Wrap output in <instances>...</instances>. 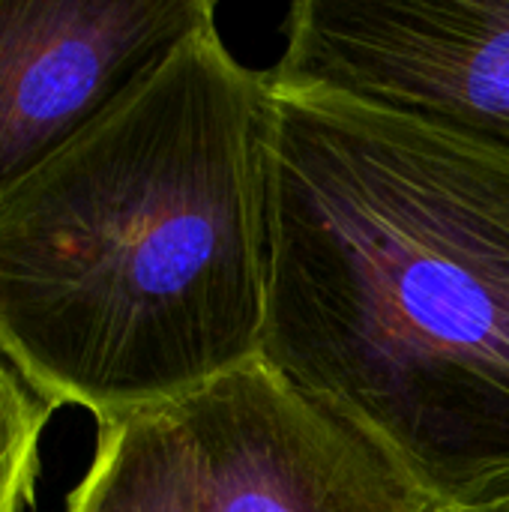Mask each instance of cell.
Returning a JSON list of instances; mask_svg holds the SVG:
<instances>
[{"instance_id": "obj_7", "label": "cell", "mask_w": 509, "mask_h": 512, "mask_svg": "<svg viewBox=\"0 0 509 512\" xmlns=\"http://www.w3.org/2000/svg\"><path fill=\"white\" fill-rule=\"evenodd\" d=\"M51 408L0 357V512H24L39 477V447Z\"/></svg>"}, {"instance_id": "obj_6", "label": "cell", "mask_w": 509, "mask_h": 512, "mask_svg": "<svg viewBox=\"0 0 509 512\" xmlns=\"http://www.w3.org/2000/svg\"><path fill=\"white\" fill-rule=\"evenodd\" d=\"M66 512H195L192 456L174 408L99 423L93 465Z\"/></svg>"}, {"instance_id": "obj_4", "label": "cell", "mask_w": 509, "mask_h": 512, "mask_svg": "<svg viewBox=\"0 0 509 512\" xmlns=\"http://www.w3.org/2000/svg\"><path fill=\"white\" fill-rule=\"evenodd\" d=\"M195 512H432L405 468L264 357L171 405Z\"/></svg>"}, {"instance_id": "obj_5", "label": "cell", "mask_w": 509, "mask_h": 512, "mask_svg": "<svg viewBox=\"0 0 509 512\" xmlns=\"http://www.w3.org/2000/svg\"><path fill=\"white\" fill-rule=\"evenodd\" d=\"M213 21V0H0V195Z\"/></svg>"}, {"instance_id": "obj_1", "label": "cell", "mask_w": 509, "mask_h": 512, "mask_svg": "<svg viewBox=\"0 0 509 512\" xmlns=\"http://www.w3.org/2000/svg\"><path fill=\"white\" fill-rule=\"evenodd\" d=\"M264 174L261 357L435 507L509 495V159L270 81Z\"/></svg>"}, {"instance_id": "obj_8", "label": "cell", "mask_w": 509, "mask_h": 512, "mask_svg": "<svg viewBox=\"0 0 509 512\" xmlns=\"http://www.w3.org/2000/svg\"><path fill=\"white\" fill-rule=\"evenodd\" d=\"M432 512H509V495L492 498V501H477V504H462V507H435Z\"/></svg>"}, {"instance_id": "obj_2", "label": "cell", "mask_w": 509, "mask_h": 512, "mask_svg": "<svg viewBox=\"0 0 509 512\" xmlns=\"http://www.w3.org/2000/svg\"><path fill=\"white\" fill-rule=\"evenodd\" d=\"M267 99L213 21L0 195V357L51 411L171 408L261 357Z\"/></svg>"}, {"instance_id": "obj_3", "label": "cell", "mask_w": 509, "mask_h": 512, "mask_svg": "<svg viewBox=\"0 0 509 512\" xmlns=\"http://www.w3.org/2000/svg\"><path fill=\"white\" fill-rule=\"evenodd\" d=\"M267 75L509 159V0H300Z\"/></svg>"}]
</instances>
